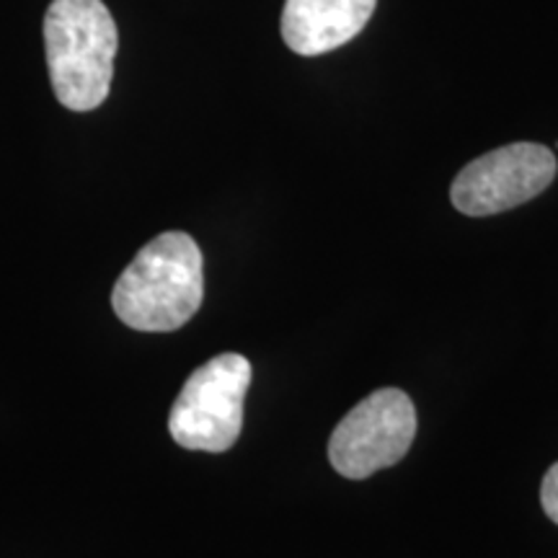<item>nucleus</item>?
Returning a JSON list of instances; mask_svg holds the SVG:
<instances>
[{"label":"nucleus","instance_id":"7","mask_svg":"<svg viewBox=\"0 0 558 558\" xmlns=\"http://www.w3.org/2000/svg\"><path fill=\"white\" fill-rule=\"evenodd\" d=\"M541 505H543V512L548 514V520L558 525V463L550 465L546 478H543Z\"/></svg>","mask_w":558,"mask_h":558},{"label":"nucleus","instance_id":"3","mask_svg":"<svg viewBox=\"0 0 558 558\" xmlns=\"http://www.w3.org/2000/svg\"><path fill=\"white\" fill-rule=\"evenodd\" d=\"M251 373V362L235 352L218 354L194 369L169 414L173 442L202 452L233 448L243 427Z\"/></svg>","mask_w":558,"mask_h":558},{"label":"nucleus","instance_id":"5","mask_svg":"<svg viewBox=\"0 0 558 558\" xmlns=\"http://www.w3.org/2000/svg\"><path fill=\"white\" fill-rule=\"evenodd\" d=\"M556 171V156L546 145L512 143L471 160L452 181L450 199L469 218H488L538 197Z\"/></svg>","mask_w":558,"mask_h":558},{"label":"nucleus","instance_id":"2","mask_svg":"<svg viewBox=\"0 0 558 558\" xmlns=\"http://www.w3.org/2000/svg\"><path fill=\"white\" fill-rule=\"evenodd\" d=\"M120 47L104 0H52L45 13V52L52 90L70 111H94L107 101Z\"/></svg>","mask_w":558,"mask_h":558},{"label":"nucleus","instance_id":"6","mask_svg":"<svg viewBox=\"0 0 558 558\" xmlns=\"http://www.w3.org/2000/svg\"><path fill=\"white\" fill-rule=\"evenodd\" d=\"M378 0H284L282 39L295 54L339 50L365 29Z\"/></svg>","mask_w":558,"mask_h":558},{"label":"nucleus","instance_id":"4","mask_svg":"<svg viewBox=\"0 0 558 558\" xmlns=\"http://www.w3.org/2000/svg\"><path fill=\"white\" fill-rule=\"evenodd\" d=\"M414 435V401L399 388H380L341 418L331 435L329 460L344 478L362 481L403 460Z\"/></svg>","mask_w":558,"mask_h":558},{"label":"nucleus","instance_id":"1","mask_svg":"<svg viewBox=\"0 0 558 558\" xmlns=\"http://www.w3.org/2000/svg\"><path fill=\"white\" fill-rule=\"evenodd\" d=\"M205 298V262L190 233L169 230L140 248L111 292V308L135 331L169 333L192 320Z\"/></svg>","mask_w":558,"mask_h":558}]
</instances>
